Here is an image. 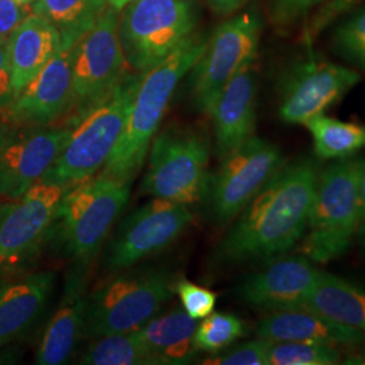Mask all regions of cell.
<instances>
[{
	"label": "cell",
	"mask_w": 365,
	"mask_h": 365,
	"mask_svg": "<svg viewBox=\"0 0 365 365\" xmlns=\"http://www.w3.org/2000/svg\"><path fill=\"white\" fill-rule=\"evenodd\" d=\"M364 158H339L317 178L302 255L327 262L344 255L360 229L359 179Z\"/></svg>",
	"instance_id": "cell-4"
},
{
	"label": "cell",
	"mask_w": 365,
	"mask_h": 365,
	"mask_svg": "<svg viewBox=\"0 0 365 365\" xmlns=\"http://www.w3.org/2000/svg\"><path fill=\"white\" fill-rule=\"evenodd\" d=\"M56 274L39 271L6 276L0 284V348L24 337L43 315Z\"/></svg>",
	"instance_id": "cell-20"
},
{
	"label": "cell",
	"mask_w": 365,
	"mask_h": 365,
	"mask_svg": "<svg viewBox=\"0 0 365 365\" xmlns=\"http://www.w3.org/2000/svg\"><path fill=\"white\" fill-rule=\"evenodd\" d=\"M271 341L264 339L244 342L233 349L214 353L205 364L217 365H269Z\"/></svg>",
	"instance_id": "cell-33"
},
{
	"label": "cell",
	"mask_w": 365,
	"mask_h": 365,
	"mask_svg": "<svg viewBox=\"0 0 365 365\" xmlns=\"http://www.w3.org/2000/svg\"><path fill=\"white\" fill-rule=\"evenodd\" d=\"M210 7L220 15H229L240 10L247 0H207Z\"/></svg>",
	"instance_id": "cell-37"
},
{
	"label": "cell",
	"mask_w": 365,
	"mask_h": 365,
	"mask_svg": "<svg viewBox=\"0 0 365 365\" xmlns=\"http://www.w3.org/2000/svg\"><path fill=\"white\" fill-rule=\"evenodd\" d=\"M72 129L0 123V196L14 200L41 182L64 150Z\"/></svg>",
	"instance_id": "cell-13"
},
{
	"label": "cell",
	"mask_w": 365,
	"mask_h": 365,
	"mask_svg": "<svg viewBox=\"0 0 365 365\" xmlns=\"http://www.w3.org/2000/svg\"><path fill=\"white\" fill-rule=\"evenodd\" d=\"M14 96L7 38H0V114L11 105Z\"/></svg>",
	"instance_id": "cell-35"
},
{
	"label": "cell",
	"mask_w": 365,
	"mask_h": 365,
	"mask_svg": "<svg viewBox=\"0 0 365 365\" xmlns=\"http://www.w3.org/2000/svg\"><path fill=\"white\" fill-rule=\"evenodd\" d=\"M25 18L24 6L15 0H0V38H9L14 29Z\"/></svg>",
	"instance_id": "cell-36"
},
{
	"label": "cell",
	"mask_w": 365,
	"mask_h": 365,
	"mask_svg": "<svg viewBox=\"0 0 365 365\" xmlns=\"http://www.w3.org/2000/svg\"><path fill=\"white\" fill-rule=\"evenodd\" d=\"M247 333L245 322L235 314L212 313L196 325L194 345L199 352L218 353Z\"/></svg>",
	"instance_id": "cell-28"
},
{
	"label": "cell",
	"mask_w": 365,
	"mask_h": 365,
	"mask_svg": "<svg viewBox=\"0 0 365 365\" xmlns=\"http://www.w3.org/2000/svg\"><path fill=\"white\" fill-rule=\"evenodd\" d=\"M306 309L365 334V288L348 279L321 272Z\"/></svg>",
	"instance_id": "cell-24"
},
{
	"label": "cell",
	"mask_w": 365,
	"mask_h": 365,
	"mask_svg": "<svg viewBox=\"0 0 365 365\" xmlns=\"http://www.w3.org/2000/svg\"><path fill=\"white\" fill-rule=\"evenodd\" d=\"M4 277H6V276H3V274H0V284H1V282H3V280H4Z\"/></svg>",
	"instance_id": "cell-43"
},
{
	"label": "cell",
	"mask_w": 365,
	"mask_h": 365,
	"mask_svg": "<svg viewBox=\"0 0 365 365\" xmlns=\"http://www.w3.org/2000/svg\"><path fill=\"white\" fill-rule=\"evenodd\" d=\"M196 319L184 309L155 315L144 327L134 330L149 365L188 364L199 351L194 345Z\"/></svg>",
	"instance_id": "cell-23"
},
{
	"label": "cell",
	"mask_w": 365,
	"mask_h": 365,
	"mask_svg": "<svg viewBox=\"0 0 365 365\" xmlns=\"http://www.w3.org/2000/svg\"><path fill=\"white\" fill-rule=\"evenodd\" d=\"M73 51L60 49L1 114L4 120L48 126L66 115L72 99Z\"/></svg>",
	"instance_id": "cell-17"
},
{
	"label": "cell",
	"mask_w": 365,
	"mask_h": 365,
	"mask_svg": "<svg viewBox=\"0 0 365 365\" xmlns=\"http://www.w3.org/2000/svg\"><path fill=\"white\" fill-rule=\"evenodd\" d=\"M87 268L72 265L64 280L61 299L45 327L36 354L39 365L66 364L84 339L88 303Z\"/></svg>",
	"instance_id": "cell-18"
},
{
	"label": "cell",
	"mask_w": 365,
	"mask_h": 365,
	"mask_svg": "<svg viewBox=\"0 0 365 365\" xmlns=\"http://www.w3.org/2000/svg\"><path fill=\"white\" fill-rule=\"evenodd\" d=\"M130 1L131 0H108V4L119 11V10H122L126 4H129Z\"/></svg>",
	"instance_id": "cell-39"
},
{
	"label": "cell",
	"mask_w": 365,
	"mask_h": 365,
	"mask_svg": "<svg viewBox=\"0 0 365 365\" xmlns=\"http://www.w3.org/2000/svg\"><path fill=\"white\" fill-rule=\"evenodd\" d=\"M257 76L255 63L244 66L225 86L211 108L215 155L223 158L255 137Z\"/></svg>",
	"instance_id": "cell-19"
},
{
	"label": "cell",
	"mask_w": 365,
	"mask_h": 365,
	"mask_svg": "<svg viewBox=\"0 0 365 365\" xmlns=\"http://www.w3.org/2000/svg\"><path fill=\"white\" fill-rule=\"evenodd\" d=\"M141 194L182 205L206 195L210 146L197 131L167 128L152 140Z\"/></svg>",
	"instance_id": "cell-7"
},
{
	"label": "cell",
	"mask_w": 365,
	"mask_h": 365,
	"mask_svg": "<svg viewBox=\"0 0 365 365\" xmlns=\"http://www.w3.org/2000/svg\"><path fill=\"white\" fill-rule=\"evenodd\" d=\"M359 232H360V235H361V241H363V245H364L365 248V222L360 226Z\"/></svg>",
	"instance_id": "cell-41"
},
{
	"label": "cell",
	"mask_w": 365,
	"mask_h": 365,
	"mask_svg": "<svg viewBox=\"0 0 365 365\" xmlns=\"http://www.w3.org/2000/svg\"><path fill=\"white\" fill-rule=\"evenodd\" d=\"M15 1L21 6H27V4H33L36 0H15Z\"/></svg>",
	"instance_id": "cell-42"
},
{
	"label": "cell",
	"mask_w": 365,
	"mask_h": 365,
	"mask_svg": "<svg viewBox=\"0 0 365 365\" xmlns=\"http://www.w3.org/2000/svg\"><path fill=\"white\" fill-rule=\"evenodd\" d=\"M319 274L306 256H280L244 277L235 294L249 307L265 313L304 309Z\"/></svg>",
	"instance_id": "cell-16"
},
{
	"label": "cell",
	"mask_w": 365,
	"mask_h": 365,
	"mask_svg": "<svg viewBox=\"0 0 365 365\" xmlns=\"http://www.w3.org/2000/svg\"><path fill=\"white\" fill-rule=\"evenodd\" d=\"M68 188L38 182L21 197L0 205V274L25 272L38 257Z\"/></svg>",
	"instance_id": "cell-10"
},
{
	"label": "cell",
	"mask_w": 365,
	"mask_h": 365,
	"mask_svg": "<svg viewBox=\"0 0 365 365\" xmlns=\"http://www.w3.org/2000/svg\"><path fill=\"white\" fill-rule=\"evenodd\" d=\"M61 49V37L49 21L30 14L7 38L14 95L16 96ZM14 96V98H15Z\"/></svg>",
	"instance_id": "cell-22"
},
{
	"label": "cell",
	"mask_w": 365,
	"mask_h": 365,
	"mask_svg": "<svg viewBox=\"0 0 365 365\" xmlns=\"http://www.w3.org/2000/svg\"><path fill=\"white\" fill-rule=\"evenodd\" d=\"M173 289L182 302L184 312L196 321L206 318L214 312L217 294L209 288L202 287L187 279H180L175 282Z\"/></svg>",
	"instance_id": "cell-32"
},
{
	"label": "cell",
	"mask_w": 365,
	"mask_h": 365,
	"mask_svg": "<svg viewBox=\"0 0 365 365\" xmlns=\"http://www.w3.org/2000/svg\"><path fill=\"white\" fill-rule=\"evenodd\" d=\"M333 48L342 58L365 71V7L339 24L333 34Z\"/></svg>",
	"instance_id": "cell-30"
},
{
	"label": "cell",
	"mask_w": 365,
	"mask_h": 365,
	"mask_svg": "<svg viewBox=\"0 0 365 365\" xmlns=\"http://www.w3.org/2000/svg\"><path fill=\"white\" fill-rule=\"evenodd\" d=\"M80 364L149 365V360L137 336L130 331L93 339L81 354Z\"/></svg>",
	"instance_id": "cell-27"
},
{
	"label": "cell",
	"mask_w": 365,
	"mask_h": 365,
	"mask_svg": "<svg viewBox=\"0 0 365 365\" xmlns=\"http://www.w3.org/2000/svg\"><path fill=\"white\" fill-rule=\"evenodd\" d=\"M108 6V0H36L31 11L58 30L61 49H71L96 25Z\"/></svg>",
	"instance_id": "cell-25"
},
{
	"label": "cell",
	"mask_w": 365,
	"mask_h": 365,
	"mask_svg": "<svg viewBox=\"0 0 365 365\" xmlns=\"http://www.w3.org/2000/svg\"><path fill=\"white\" fill-rule=\"evenodd\" d=\"M143 73L126 75L101 105L78 120L64 150L41 182L71 187L105 167L125 130Z\"/></svg>",
	"instance_id": "cell-5"
},
{
	"label": "cell",
	"mask_w": 365,
	"mask_h": 365,
	"mask_svg": "<svg viewBox=\"0 0 365 365\" xmlns=\"http://www.w3.org/2000/svg\"><path fill=\"white\" fill-rule=\"evenodd\" d=\"M314 152L322 160L346 158L365 146V126L319 114L304 122Z\"/></svg>",
	"instance_id": "cell-26"
},
{
	"label": "cell",
	"mask_w": 365,
	"mask_h": 365,
	"mask_svg": "<svg viewBox=\"0 0 365 365\" xmlns=\"http://www.w3.org/2000/svg\"><path fill=\"white\" fill-rule=\"evenodd\" d=\"M259 339L268 341H307L331 346L364 348L365 334L339 324L310 309L268 313L256 327Z\"/></svg>",
	"instance_id": "cell-21"
},
{
	"label": "cell",
	"mask_w": 365,
	"mask_h": 365,
	"mask_svg": "<svg viewBox=\"0 0 365 365\" xmlns=\"http://www.w3.org/2000/svg\"><path fill=\"white\" fill-rule=\"evenodd\" d=\"M118 26L119 13L108 6L96 25L72 48V99L66 114L72 128L128 75Z\"/></svg>",
	"instance_id": "cell-9"
},
{
	"label": "cell",
	"mask_w": 365,
	"mask_h": 365,
	"mask_svg": "<svg viewBox=\"0 0 365 365\" xmlns=\"http://www.w3.org/2000/svg\"><path fill=\"white\" fill-rule=\"evenodd\" d=\"M319 170L310 158L283 164L235 220L215 249L221 264L284 256L304 235Z\"/></svg>",
	"instance_id": "cell-1"
},
{
	"label": "cell",
	"mask_w": 365,
	"mask_h": 365,
	"mask_svg": "<svg viewBox=\"0 0 365 365\" xmlns=\"http://www.w3.org/2000/svg\"><path fill=\"white\" fill-rule=\"evenodd\" d=\"M359 207H360V226L365 222V160L359 179Z\"/></svg>",
	"instance_id": "cell-38"
},
{
	"label": "cell",
	"mask_w": 365,
	"mask_h": 365,
	"mask_svg": "<svg viewBox=\"0 0 365 365\" xmlns=\"http://www.w3.org/2000/svg\"><path fill=\"white\" fill-rule=\"evenodd\" d=\"M207 39L191 34L161 63L143 73L130 113L117 146L102 175L133 182L143 170L152 140L170 105L175 90L205 52Z\"/></svg>",
	"instance_id": "cell-2"
},
{
	"label": "cell",
	"mask_w": 365,
	"mask_h": 365,
	"mask_svg": "<svg viewBox=\"0 0 365 365\" xmlns=\"http://www.w3.org/2000/svg\"><path fill=\"white\" fill-rule=\"evenodd\" d=\"M260 33V18L255 11L240 14L215 29L191 69V96L200 113L210 115L225 86L244 66L255 63Z\"/></svg>",
	"instance_id": "cell-12"
},
{
	"label": "cell",
	"mask_w": 365,
	"mask_h": 365,
	"mask_svg": "<svg viewBox=\"0 0 365 365\" xmlns=\"http://www.w3.org/2000/svg\"><path fill=\"white\" fill-rule=\"evenodd\" d=\"M365 0H327L317 7V11L307 21L303 27V42L306 45H312L324 30L331 24H334L339 18L352 13Z\"/></svg>",
	"instance_id": "cell-31"
},
{
	"label": "cell",
	"mask_w": 365,
	"mask_h": 365,
	"mask_svg": "<svg viewBox=\"0 0 365 365\" xmlns=\"http://www.w3.org/2000/svg\"><path fill=\"white\" fill-rule=\"evenodd\" d=\"M195 26V9L188 0H131L118 26L126 63L146 72L194 34Z\"/></svg>",
	"instance_id": "cell-8"
},
{
	"label": "cell",
	"mask_w": 365,
	"mask_h": 365,
	"mask_svg": "<svg viewBox=\"0 0 365 365\" xmlns=\"http://www.w3.org/2000/svg\"><path fill=\"white\" fill-rule=\"evenodd\" d=\"M131 182L106 175L71 185L53 221L48 244L72 265L87 268L126 207Z\"/></svg>",
	"instance_id": "cell-3"
},
{
	"label": "cell",
	"mask_w": 365,
	"mask_h": 365,
	"mask_svg": "<svg viewBox=\"0 0 365 365\" xmlns=\"http://www.w3.org/2000/svg\"><path fill=\"white\" fill-rule=\"evenodd\" d=\"M269 365H333L341 363L336 346L307 341H271Z\"/></svg>",
	"instance_id": "cell-29"
},
{
	"label": "cell",
	"mask_w": 365,
	"mask_h": 365,
	"mask_svg": "<svg viewBox=\"0 0 365 365\" xmlns=\"http://www.w3.org/2000/svg\"><path fill=\"white\" fill-rule=\"evenodd\" d=\"M165 268L122 271L88 294L84 339L130 333L144 327L175 295Z\"/></svg>",
	"instance_id": "cell-6"
},
{
	"label": "cell",
	"mask_w": 365,
	"mask_h": 365,
	"mask_svg": "<svg viewBox=\"0 0 365 365\" xmlns=\"http://www.w3.org/2000/svg\"><path fill=\"white\" fill-rule=\"evenodd\" d=\"M190 207L153 197L122 222L106 253V268L122 272L170 247L191 225Z\"/></svg>",
	"instance_id": "cell-14"
},
{
	"label": "cell",
	"mask_w": 365,
	"mask_h": 365,
	"mask_svg": "<svg viewBox=\"0 0 365 365\" xmlns=\"http://www.w3.org/2000/svg\"><path fill=\"white\" fill-rule=\"evenodd\" d=\"M360 81L354 69L309 56L291 68L280 93L279 115L289 125H304L325 114Z\"/></svg>",
	"instance_id": "cell-15"
},
{
	"label": "cell",
	"mask_w": 365,
	"mask_h": 365,
	"mask_svg": "<svg viewBox=\"0 0 365 365\" xmlns=\"http://www.w3.org/2000/svg\"><path fill=\"white\" fill-rule=\"evenodd\" d=\"M221 160L209 176L205 196L212 220L226 225L235 221L260 192L284 164V158L276 145L255 135Z\"/></svg>",
	"instance_id": "cell-11"
},
{
	"label": "cell",
	"mask_w": 365,
	"mask_h": 365,
	"mask_svg": "<svg viewBox=\"0 0 365 365\" xmlns=\"http://www.w3.org/2000/svg\"><path fill=\"white\" fill-rule=\"evenodd\" d=\"M346 364H364L365 365V353L360 356H353L351 359H348V361H345Z\"/></svg>",
	"instance_id": "cell-40"
},
{
	"label": "cell",
	"mask_w": 365,
	"mask_h": 365,
	"mask_svg": "<svg viewBox=\"0 0 365 365\" xmlns=\"http://www.w3.org/2000/svg\"><path fill=\"white\" fill-rule=\"evenodd\" d=\"M325 0H271V16L282 29L292 26Z\"/></svg>",
	"instance_id": "cell-34"
}]
</instances>
